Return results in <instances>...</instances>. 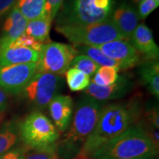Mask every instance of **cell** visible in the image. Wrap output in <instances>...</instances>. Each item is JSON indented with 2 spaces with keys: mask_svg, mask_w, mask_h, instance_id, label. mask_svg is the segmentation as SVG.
Instances as JSON below:
<instances>
[{
  "mask_svg": "<svg viewBox=\"0 0 159 159\" xmlns=\"http://www.w3.org/2000/svg\"><path fill=\"white\" fill-rule=\"evenodd\" d=\"M134 81L126 75L119 76L117 80L107 86H98L91 82L84 90L86 96L99 102L122 98L134 89Z\"/></svg>",
  "mask_w": 159,
  "mask_h": 159,
  "instance_id": "obj_11",
  "label": "cell"
},
{
  "mask_svg": "<svg viewBox=\"0 0 159 159\" xmlns=\"http://www.w3.org/2000/svg\"><path fill=\"white\" fill-rule=\"evenodd\" d=\"M8 100L7 93L0 88V113H3L7 108Z\"/></svg>",
  "mask_w": 159,
  "mask_h": 159,
  "instance_id": "obj_32",
  "label": "cell"
},
{
  "mask_svg": "<svg viewBox=\"0 0 159 159\" xmlns=\"http://www.w3.org/2000/svg\"><path fill=\"white\" fill-rule=\"evenodd\" d=\"M77 55L76 47L66 43L49 42L43 44L36 62V73L65 74Z\"/></svg>",
  "mask_w": 159,
  "mask_h": 159,
  "instance_id": "obj_7",
  "label": "cell"
},
{
  "mask_svg": "<svg viewBox=\"0 0 159 159\" xmlns=\"http://www.w3.org/2000/svg\"><path fill=\"white\" fill-rule=\"evenodd\" d=\"M45 5L46 0H17L15 7L29 21L44 14Z\"/></svg>",
  "mask_w": 159,
  "mask_h": 159,
  "instance_id": "obj_19",
  "label": "cell"
},
{
  "mask_svg": "<svg viewBox=\"0 0 159 159\" xmlns=\"http://www.w3.org/2000/svg\"><path fill=\"white\" fill-rule=\"evenodd\" d=\"M57 130L64 132L70 125L73 113V99L69 95L57 94L47 107Z\"/></svg>",
  "mask_w": 159,
  "mask_h": 159,
  "instance_id": "obj_14",
  "label": "cell"
},
{
  "mask_svg": "<svg viewBox=\"0 0 159 159\" xmlns=\"http://www.w3.org/2000/svg\"><path fill=\"white\" fill-rule=\"evenodd\" d=\"M154 1L156 2L157 4H158V5H159V0H154Z\"/></svg>",
  "mask_w": 159,
  "mask_h": 159,
  "instance_id": "obj_37",
  "label": "cell"
},
{
  "mask_svg": "<svg viewBox=\"0 0 159 159\" xmlns=\"http://www.w3.org/2000/svg\"><path fill=\"white\" fill-rule=\"evenodd\" d=\"M8 46H16V47H25V48L31 49L33 50H35L36 52H40L41 47H42L43 43L39 42L34 38L30 36V35L27 34H23L21 35L19 38H18L16 40L13 41L11 44ZM6 47V46H5Z\"/></svg>",
  "mask_w": 159,
  "mask_h": 159,
  "instance_id": "obj_26",
  "label": "cell"
},
{
  "mask_svg": "<svg viewBox=\"0 0 159 159\" xmlns=\"http://www.w3.org/2000/svg\"><path fill=\"white\" fill-rule=\"evenodd\" d=\"M17 0H0V20L8 14L13 9Z\"/></svg>",
  "mask_w": 159,
  "mask_h": 159,
  "instance_id": "obj_30",
  "label": "cell"
},
{
  "mask_svg": "<svg viewBox=\"0 0 159 159\" xmlns=\"http://www.w3.org/2000/svg\"><path fill=\"white\" fill-rule=\"evenodd\" d=\"M118 70L110 66H99L91 82L98 86H107L114 83L119 77Z\"/></svg>",
  "mask_w": 159,
  "mask_h": 159,
  "instance_id": "obj_23",
  "label": "cell"
},
{
  "mask_svg": "<svg viewBox=\"0 0 159 159\" xmlns=\"http://www.w3.org/2000/svg\"><path fill=\"white\" fill-rule=\"evenodd\" d=\"M52 21L50 18L45 13L41 17L29 21L25 30V34L34 38L43 44L50 42L49 31Z\"/></svg>",
  "mask_w": 159,
  "mask_h": 159,
  "instance_id": "obj_18",
  "label": "cell"
},
{
  "mask_svg": "<svg viewBox=\"0 0 159 159\" xmlns=\"http://www.w3.org/2000/svg\"><path fill=\"white\" fill-rule=\"evenodd\" d=\"M77 50L80 54L85 55L94 61L99 66H110L120 71L119 66L116 61L105 55L100 49L97 47L89 46H78L76 47Z\"/></svg>",
  "mask_w": 159,
  "mask_h": 159,
  "instance_id": "obj_20",
  "label": "cell"
},
{
  "mask_svg": "<svg viewBox=\"0 0 159 159\" xmlns=\"http://www.w3.org/2000/svg\"><path fill=\"white\" fill-rule=\"evenodd\" d=\"M39 52L31 49L16 46L0 47V66L35 63Z\"/></svg>",
  "mask_w": 159,
  "mask_h": 159,
  "instance_id": "obj_16",
  "label": "cell"
},
{
  "mask_svg": "<svg viewBox=\"0 0 159 159\" xmlns=\"http://www.w3.org/2000/svg\"><path fill=\"white\" fill-rule=\"evenodd\" d=\"M140 120L154 127L155 128L159 129V111L158 105H155L147 109L144 111V114L142 115Z\"/></svg>",
  "mask_w": 159,
  "mask_h": 159,
  "instance_id": "obj_27",
  "label": "cell"
},
{
  "mask_svg": "<svg viewBox=\"0 0 159 159\" xmlns=\"http://www.w3.org/2000/svg\"><path fill=\"white\" fill-rule=\"evenodd\" d=\"M155 158H119V159H154Z\"/></svg>",
  "mask_w": 159,
  "mask_h": 159,
  "instance_id": "obj_35",
  "label": "cell"
},
{
  "mask_svg": "<svg viewBox=\"0 0 159 159\" xmlns=\"http://www.w3.org/2000/svg\"><path fill=\"white\" fill-rule=\"evenodd\" d=\"M2 119V113H0V122H1Z\"/></svg>",
  "mask_w": 159,
  "mask_h": 159,
  "instance_id": "obj_36",
  "label": "cell"
},
{
  "mask_svg": "<svg viewBox=\"0 0 159 159\" xmlns=\"http://www.w3.org/2000/svg\"><path fill=\"white\" fill-rule=\"evenodd\" d=\"M110 19L124 39L129 41L141 20L136 8L126 2L114 9Z\"/></svg>",
  "mask_w": 159,
  "mask_h": 159,
  "instance_id": "obj_12",
  "label": "cell"
},
{
  "mask_svg": "<svg viewBox=\"0 0 159 159\" xmlns=\"http://www.w3.org/2000/svg\"><path fill=\"white\" fill-rule=\"evenodd\" d=\"M103 105L101 102L88 96L78 102L68 131L57 142L58 155L63 153L69 156L76 152L77 156L85 140L94 130Z\"/></svg>",
  "mask_w": 159,
  "mask_h": 159,
  "instance_id": "obj_2",
  "label": "cell"
},
{
  "mask_svg": "<svg viewBox=\"0 0 159 159\" xmlns=\"http://www.w3.org/2000/svg\"><path fill=\"white\" fill-rule=\"evenodd\" d=\"M65 74L69 88L72 91L85 90L91 83L90 77L77 69L69 68Z\"/></svg>",
  "mask_w": 159,
  "mask_h": 159,
  "instance_id": "obj_21",
  "label": "cell"
},
{
  "mask_svg": "<svg viewBox=\"0 0 159 159\" xmlns=\"http://www.w3.org/2000/svg\"><path fill=\"white\" fill-rule=\"evenodd\" d=\"M130 41L144 61H158L159 48L155 42L152 31L144 23L139 24Z\"/></svg>",
  "mask_w": 159,
  "mask_h": 159,
  "instance_id": "obj_13",
  "label": "cell"
},
{
  "mask_svg": "<svg viewBox=\"0 0 159 159\" xmlns=\"http://www.w3.org/2000/svg\"><path fill=\"white\" fill-rule=\"evenodd\" d=\"M64 1L65 0H46L45 14L48 16L52 21L56 17Z\"/></svg>",
  "mask_w": 159,
  "mask_h": 159,
  "instance_id": "obj_29",
  "label": "cell"
},
{
  "mask_svg": "<svg viewBox=\"0 0 159 159\" xmlns=\"http://www.w3.org/2000/svg\"><path fill=\"white\" fill-rule=\"evenodd\" d=\"M57 142L43 148H27L28 150H25L23 159H60Z\"/></svg>",
  "mask_w": 159,
  "mask_h": 159,
  "instance_id": "obj_22",
  "label": "cell"
},
{
  "mask_svg": "<svg viewBox=\"0 0 159 159\" xmlns=\"http://www.w3.org/2000/svg\"><path fill=\"white\" fill-rule=\"evenodd\" d=\"M19 133L28 148H39L55 144L60 137V132L55 125L39 111H33L21 121Z\"/></svg>",
  "mask_w": 159,
  "mask_h": 159,
  "instance_id": "obj_6",
  "label": "cell"
},
{
  "mask_svg": "<svg viewBox=\"0 0 159 159\" xmlns=\"http://www.w3.org/2000/svg\"><path fill=\"white\" fill-rule=\"evenodd\" d=\"M142 107L139 97L103 105L94 130L77 156L91 158L97 150L139 122Z\"/></svg>",
  "mask_w": 159,
  "mask_h": 159,
  "instance_id": "obj_1",
  "label": "cell"
},
{
  "mask_svg": "<svg viewBox=\"0 0 159 159\" xmlns=\"http://www.w3.org/2000/svg\"><path fill=\"white\" fill-rule=\"evenodd\" d=\"M28 21L23 16L16 7H13L4 21L0 36V47H5L25 33Z\"/></svg>",
  "mask_w": 159,
  "mask_h": 159,
  "instance_id": "obj_15",
  "label": "cell"
},
{
  "mask_svg": "<svg viewBox=\"0 0 159 159\" xmlns=\"http://www.w3.org/2000/svg\"><path fill=\"white\" fill-rule=\"evenodd\" d=\"M18 135L11 125H7L0 130V155L9 151L17 142Z\"/></svg>",
  "mask_w": 159,
  "mask_h": 159,
  "instance_id": "obj_25",
  "label": "cell"
},
{
  "mask_svg": "<svg viewBox=\"0 0 159 159\" xmlns=\"http://www.w3.org/2000/svg\"><path fill=\"white\" fill-rule=\"evenodd\" d=\"M158 5L154 0H144L139 3L137 12L140 19L144 20L158 7Z\"/></svg>",
  "mask_w": 159,
  "mask_h": 159,
  "instance_id": "obj_28",
  "label": "cell"
},
{
  "mask_svg": "<svg viewBox=\"0 0 159 159\" xmlns=\"http://www.w3.org/2000/svg\"><path fill=\"white\" fill-rule=\"evenodd\" d=\"M61 83L60 75L50 73H35L22 93L29 103L39 110L48 107L56 96Z\"/></svg>",
  "mask_w": 159,
  "mask_h": 159,
  "instance_id": "obj_8",
  "label": "cell"
},
{
  "mask_svg": "<svg viewBox=\"0 0 159 159\" xmlns=\"http://www.w3.org/2000/svg\"><path fill=\"white\" fill-rule=\"evenodd\" d=\"M115 0H71L56 16V25H84L110 19Z\"/></svg>",
  "mask_w": 159,
  "mask_h": 159,
  "instance_id": "obj_4",
  "label": "cell"
},
{
  "mask_svg": "<svg viewBox=\"0 0 159 159\" xmlns=\"http://www.w3.org/2000/svg\"><path fill=\"white\" fill-rule=\"evenodd\" d=\"M69 68H75L83 71L89 77H93L97 72L99 66L93 60L86 55L80 54L77 55L71 61Z\"/></svg>",
  "mask_w": 159,
  "mask_h": 159,
  "instance_id": "obj_24",
  "label": "cell"
},
{
  "mask_svg": "<svg viewBox=\"0 0 159 159\" xmlns=\"http://www.w3.org/2000/svg\"><path fill=\"white\" fill-rule=\"evenodd\" d=\"M73 159H91V158H84V157H82V156H75Z\"/></svg>",
  "mask_w": 159,
  "mask_h": 159,
  "instance_id": "obj_34",
  "label": "cell"
},
{
  "mask_svg": "<svg viewBox=\"0 0 159 159\" xmlns=\"http://www.w3.org/2000/svg\"><path fill=\"white\" fill-rule=\"evenodd\" d=\"M97 47L116 61L120 71L134 68L142 63V57L129 40H114Z\"/></svg>",
  "mask_w": 159,
  "mask_h": 159,
  "instance_id": "obj_10",
  "label": "cell"
},
{
  "mask_svg": "<svg viewBox=\"0 0 159 159\" xmlns=\"http://www.w3.org/2000/svg\"><path fill=\"white\" fill-rule=\"evenodd\" d=\"M26 149H14L0 155V159H23Z\"/></svg>",
  "mask_w": 159,
  "mask_h": 159,
  "instance_id": "obj_31",
  "label": "cell"
},
{
  "mask_svg": "<svg viewBox=\"0 0 159 159\" xmlns=\"http://www.w3.org/2000/svg\"><path fill=\"white\" fill-rule=\"evenodd\" d=\"M142 1H144V0H131V2H134V4H136V5H139V4L140 2H142Z\"/></svg>",
  "mask_w": 159,
  "mask_h": 159,
  "instance_id": "obj_33",
  "label": "cell"
},
{
  "mask_svg": "<svg viewBox=\"0 0 159 159\" xmlns=\"http://www.w3.org/2000/svg\"><path fill=\"white\" fill-rule=\"evenodd\" d=\"M139 75L149 92L159 98V63L158 61H145L139 64Z\"/></svg>",
  "mask_w": 159,
  "mask_h": 159,
  "instance_id": "obj_17",
  "label": "cell"
},
{
  "mask_svg": "<svg viewBox=\"0 0 159 159\" xmlns=\"http://www.w3.org/2000/svg\"><path fill=\"white\" fill-rule=\"evenodd\" d=\"M35 73V63L0 66V88L7 94H21Z\"/></svg>",
  "mask_w": 159,
  "mask_h": 159,
  "instance_id": "obj_9",
  "label": "cell"
},
{
  "mask_svg": "<svg viewBox=\"0 0 159 159\" xmlns=\"http://www.w3.org/2000/svg\"><path fill=\"white\" fill-rule=\"evenodd\" d=\"M158 152L138 125H135L95 152L91 159L155 158Z\"/></svg>",
  "mask_w": 159,
  "mask_h": 159,
  "instance_id": "obj_3",
  "label": "cell"
},
{
  "mask_svg": "<svg viewBox=\"0 0 159 159\" xmlns=\"http://www.w3.org/2000/svg\"><path fill=\"white\" fill-rule=\"evenodd\" d=\"M55 30L75 47H99L118 39H125L111 19L84 25H56Z\"/></svg>",
  "mask_w": 159,
  "mask_h": 159,
  "instance_id": "obj_5",
  "label": "cell"
}]
</instances>
